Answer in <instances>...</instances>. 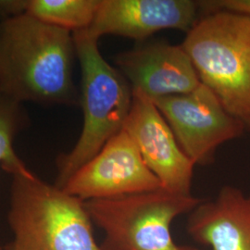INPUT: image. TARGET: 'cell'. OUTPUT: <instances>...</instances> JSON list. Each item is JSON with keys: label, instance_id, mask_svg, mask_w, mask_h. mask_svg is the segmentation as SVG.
I'll list each match as a JSON object with an SVG mask.
<instances>
[{"label": "cell", "instance_id": "8992f818", "mask_svg": "<svg viewBox=\"0 0 250 250\" xmlns=\"http://www.w3.org/2000/svg\"><path fill=\"white\" fill-rule=\"evenodd\" d=\"M151 100L195 165L213 162L217 149L240 137L247 128L203 83L188 94Z\"/></svg>", "mask_w": 250, "mask_h": 250}, {"label": "cell", "instance_id": "277c9868", "mask_svg": "<svg viewBox=\"0 0 250 250\" xmlns=\"http://www.w3.org/2000/svg\"><path fill=\"white\" fill-rule=\"evenodd\" d=\"M201 83L224 107L250 123V17L227 10L197 21L182 44Z\"/></svg>", "mask_w": 250, "mask_h": 250}, {"label": "cell", "instance_id": "5b68a950", "mask_svg": "<svg viewBox=\"0 0 250 250\" xmlns=\"http://www.w3.org/2000/svg\"><path fill=\"white\" fill-rule=\"evenodd\" d=\"M203 199L164 189L84 201L93 224L102 230L104 250H198L178 245L171 224L190 213Z\"/></svg>", "mask_w": 250, "mask_h": 250}, {"label": "cell", "instance_id": "9a60e30c", "mask_svg": "<svg viewBox=\"0 0 250 250\" xmlns=\"http://www.w3.org/2000/svg\"><path fill=\"white\" fill-rule=\"evenodd\" d=\"M26 0H0V21L25 14Z\"/></svg>", "mask_w": 250, "mask_h": 250}, {"label": "cell", "instance_id": "7a4b0ae2", "mask_svg": "<svg viewBox=\"0 0 250 250\" xmlns=\"http://www.w3.org/2000/svg\"><path fill=\"white\" fill-rule=\"evenodd\" d=\"M7 250H104L95 240L84 201L31 170L12 175Z\"/></svg>", "mask_w": 250, "mask_h": 250}, {"label": "cell", "instance_id": "7c38bea8", "mask_svg": "<svg viewBox=\"0 0 250 250\" xmlns=\"http://www.w3.org/2000/svg\"><path fill=\"white\" fill-rule=\"evenodd\" d=\"M99 0H26L25 14L72 33L89 28Z\"/></svg>", "mask_w": 250, "mask_h": 250}, {"label": "cell", "instance_id": "6da1fadb", "mask_svg": "<svg viewBox=\"0 0 250 250\" xmlns=\"http://www.w3.org/2000/svg\"><path fill=\"white\" fill-rule=\"evenodd\" d=\"M71 31L27 14L0 21L1 95L19 103L77 105Z\"/></svg>", "mask_w": 250, "mask_h": 250}, {"label": "cell", "instance_id": "3957f363", "mask_svg": "<svg viewBox=\"0 0 250 250\" xmlns=\"http://www.w3.org/2000/svg\"><path fill=\"white\" fill-rule=\"evenodd\" d=\"M72 34L82 73L83 125L73 148L58 161L55 185L60 188L124 129L133 102L131 85L103 58L99 39L85 30Z\"/></svg>", "mask_w": 250, "mask_h": 250}, {"label": "cell", "instance_id": "4fadbf2b", "mask_svg": "<svg viewBox=\"0 0 250 250\" xmlns=\"http://www.w3.org/2000/svg\"><path fill=\"white\" fill-rule=\"evenodd\" d=\"M21 103L0 96V167L11 175L29 169L14 149V138L24 123Z\"/></svg>", "mask_w": 250, "mask_h": 250}, {"label": "cell", "instance_id": "8fae6325", "mask_svg": "<svg viewBox=\"0 0 250 250\" xmlns=\"http://www.w3.org/2000/svg\"><path fill=\"white\" fill-rule=\"evenodd\" d=\"M187 231L211 250H250V195L224 187L215 199L203 200L190 212Z\"/></svg>", "mask_w": 250, "mask_h": 250}, {"label": "cell", "instance_id": "2e32d148", "mask_svg": "<svg viewBox=\"0 0 250 250\" xmlns=\"http://www.w3.org/2000/svg\"><path fill=\"white\" fill-rule=\"evenodd\" d=\"M247 127H248V128H249V129L250 130V123L249 124V125H247Z\"/></svg>", "mask_w": 250, "mask_h": 250}, {"label": "cell", "instance_id": "ba28073f", "mask_svg": "<svg viewBox=\"0 0 250 250\" xmlns=\"http://www.w3.org/2000/svg\"><path fill=\"white\" fill-rule=\"evenodd\" d=\"M124 129L164 190L182 196L192 195L195 164L179 146L159 108L140 91H133V102Z\"/></svg>", "mask_w": 250, "mask_h": 250}, {"label": "cell", "instance_id": "52a82bcc", "mask_svg": "<svg viewBox=\"0 0 250 250\" xmlns=\"http://www.w3.org/2000/svg\"><path fill=\"white\" fill-rule=\"evenodd\" d=\"M62 189L83 201H88L163 188L145 163L131 136L123 129L77 170Z\"/></svg>", "mask_w": 250, "mask_h": 250}, {"label": "cell", "instance_id": "30bf717a", "mask_svg": "<svg viewBox=\"0 0 250 250\" xmlns=\"http://www.w3.org/2000/svg\"><path fill=\"white\" fill-rule=\"evenodd\" d=\"M115 64L132 90L150 99L188 94L201 83L182 45L156 43L139 46L118 54Z\"/></svg>", "mask_w": 250, "mask_h": 250}, {"label": "cell", "instance_id": "9c48e42d", "mask_svg": "<svg viewBox=\"0 0 250 250\" xmlns=\"http://www.w3.org/2000/svg\"><path fill=\"white\" fill-rule=\"evenodd\" d=\"M198 7L192 0H99L85 31L97 39L111 35L137 41L167 29L188 34L197 22Z\"/></svg>", "mask_w": 250, "mask_h": 250}, {"label": "cell", "instance_id": "5bb4252c", "mask_svg": "<svg viewBox=\"0 0 250 250\" xmlns=\"http://www.w3.org/2000/svg\"><path fill=\"white\" fill-rule=\"evenodd\" d=\"M200 6L209 9V13L217 10H227L250 17V0H216L202 1Z\"/></svg>", "mask_w": 250, "mask_h": 250}, {"label": "cell", "instance_id": "e0dca14e", "mask_svg": "<svg viewBox=\"0 0 250 250\" xmlns=\"http://www.w3.org/2000/svg\"><path fill=\"white\" fill-rule=\"evenodd\" d=\"M0 96H1V86H0Z\"/></svg>", "mask_w": 250, "mask_h": 250}]
</instances>
